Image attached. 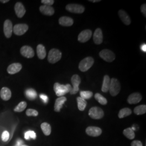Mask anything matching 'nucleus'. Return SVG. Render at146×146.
I'll list each match as a JSON object with an SVG mask.
<instances>
[{"label":"nucleus","mask_w":146,"mask_h":146,"mask_svg":"<svg viewBox=\"0 0 146 146\" xmlns=\"http://www.w3.org/2000/svg\"><path fill=\"white\" fill-rule=\"evenodd\" d=\"M72 89V86L69 84H67L66 85H63L56 82L54 85V90L55 92L56 95L61 97L64 95L70 93Z\"/></svg>","instance_id":"1"},{"label":"nucleus","mask_w":146,"mask_h":146,"mask_svg":"<svg viewBox=\"0 0 146 146\" xmlns=\"http://www.w3.org/2000/svg\"><path fill=\"white\" fill-rule=\"evenodd\" d=\"M62 58V52L58 49H52L48 54V61L50 63H55L59 61Z\"/></svg>","instance_id":"2"},{"label":"nucleus","mask_w":146,"mask_h":146,"mask_svg":"<svg viewBox=\"0 0 146 146\" xmlns=\"http://www.w3.org/2000/svg\"><path fill=\"white\" fill-rule=\"evenodd\" d=\"M94 63V58L92 57H87L84 58L78 65L79 69L82 72H86L91 68Z\"/></svg>","instance_id":"3"},{"label":"nucleus","mask_w":146,"mask_h":146,"mask_svg":"<svg viewBox=\"0 0 146 146\" xmlns=\"http://www.w3.org/2000/svg\"><path fill=\"white\" fill-rule=\"evenodd\" d=\"M121 85L117 78H113L110 80V93L112 96H115L120 93Z\"/></svg>","instance_id":"4"},{"label":"nucleus","mask_w":146,"mask_h":146,"mask_svg":"<svg viewBox=\"0 0 146 146\" xmlns=\"http://www.w3.org/2000/svg\"><path fill=\"white\" fill-rule=\"evenodd\" d=\"M89 116L93 119L99 120L102 119L104 116V111L101 108L94 107L89 110Z\"/></svg>","instance_id":"5"},{"label":"nucleus","mask_w":146,"mask_h":146,"mask_svg":"<svg viewBox=\"0 0 146 146\" xmlns=\"http://www.w3.org/2000/svg\"><path fill=\"white\" fill-rule=\"evenodd\" d=\"M99 56L104 60L108 62H111L115 59L114 53L109 49H103L99 53Z\"/></svg>","instance_id":"6"},{"label":"nucleus","mask_w":146,"mask_h":146,"mask_svg":"<svg viewBox=\"0 0 146 146\" xmlns=\"http://www.w3.org/2000/svg\"><path fill=\"white\" fill-rule=\"evenodd\" d=\"M71 82L73 84V87L70 92V94L72 95L76 94L79 91V85L81 84V78L77 74L73 75L71 78Z\"/></svg>","instance_id":"7"},{"label":"nucleus","mask_w":146,"mask_h":146,"mask_svg":"<svg viewBox=\"0 0 146 146\" xmlns=\"http://www.w3.org/2000/svg\"><path fill=\"white\" fill-rule=\"evenodd\" d=\"M67 11L74 14H82L84 11V7L83 5L78 4H69L66 5Z\"/></svg>","instance_id":"8"},{"label":"nucleus","mask_w":146,"mask_h":146,"mask_svg":"<svg viewBox=\"0 0 146 146\" xmlns=\"http://www.w3.org/2000/svg\"><path fill=\"white\" fill-rule=\"evenodd\" d=\"M28 28V26L26 24H17L13 27V31L16 35L21 36L26 33Z\"/></svg>","instance_id":"9"},{"label":"nucleus","mask_w":146,"mask_h":146,"mask_svg":"<svg viewBox=\"0 0 146 146\" xmlns=\"http://www.w3.org/2000/svg\"><path fill=\"white\" fill-rule=\"evenodd\" d=\"M92 36V31L89 29H86L81 31L78 36V41L81 43H85L90 40Z\"/></svg>","instance_id":"10"},{"label":"nucleus","mask_w":146,"mask_h":146,"mask_svg":"<svg viewBox=\"0 0 146 146\" xmlns=\"http://www.w3.org/2000/svg\"><path fill=\"white\" fill-rule=\"evenodd\" d=\"M13 31L12 22L9 20H6L3 25V31L5 35L7 38H10Z\"/></svg>","instance_id":"11"},{"label":"nucleus","mask_w":146,"mask_h":146,"mask_svg":"<svg viewBox=\"0 0 146 146\" xmlns=\"http://www.w3.org/2000/svg\"><path fill=\"white\" fill-rule=\"evenodd\" d=\"M20 52L23 56L28 58H33L35 55L33 49L28 46H24L22 47L20 49Z\"/></svg>","instance_id":"12"},{"label":"nucleus","mask_w":146,"mask_h":146,"mask_svg":"<svg viewBox=\"0 0 146 146\" xmlns=\"http://www.w3.org/2000/svg\"><path fill=\"white\" fill-rule=\"evenodd\" d=\"M86 132L87 134L92 137H98L102 134L101 129L98 127L90 126L86 128Z\"/></svg>","instance_id":"13"},{"label":"nucleus","mask_w":146,"mask_h":146,"mask_svg":"<svg viewBox=\"0 0 146 146\" xmlns=\"http://www.w3.org/2000/svg\"><path fill=\"white\" fill-rule=\"evenodd\" d=\"M142 98V96L140 93H134L128 96L127 101L129 104H136L141 101Z\"/></svg>","instance_id":"14"},{"label":"nucleus","mask_w":146,"mask_h":146,"mask_svg":"<svg viewBox=\"0 0 146 146\" xmlns=\"http://www.w3.org/2000/svg\"><path fill=\"white\" fill-rule=\"evenodd\" d=\"M14 9L16 15L19 18H22L23 17L26 12L24 5L21 2H17L14 7Z\"/></svg>","instance_id":"15"},{"label":"nucleus","mask_w":146,"mask_h":146,"mask_svg":"<svg viewBox=\"0 0 146 146\" xmlns=\"http://www.w3.org/2000/svg\"><path fill=\"white\" fill-rule=\"evenodd\" d=\"M22 68V64L20 63H14L11 64L7 68V72L9 74H15L19 73Z\"/></svg>","instance_id":"16"},{"label":"nucleus","mask_w":146,"mask_h":146,"mask_svg":"<svg viewBox=\"0 0 146 146\" xmlns=\"http://www.w3.org/2000/svg\"><path fill=\"white\" fill-rule=\"evenodd\" d=\"M93 40L96 44H100L103 42V34L100 28H97L94 32Z\"/></svg>","instance_id":"17"},{"label":"nucleus","mask_w":146,"mask_h":146,"mask_svg":"<svg viewBox=\"0 0 146 146\" xmlns=\"http://www.w3.org/2000/svg\"><path fill=\"white\" fill-rule=\"evenodd\" d=\"M118 14L119 15L122 22L127 26H129L131 23L130 17L128 15V14L123 10H120L119 11Z\"/></svg>","instance_id":"18"},{"label":"nucleus","mask_w":146,"mask_h":146,"mask_svg":"<svg viewBox=\"0 0 146 146\" xmlns=\"http://www.w3.org/2000/svg\"><path fill=\"white\" fill-rule=\"evenodd\" d=\"M59 24L62 26H72L74 24V20L70 17L62 16L59 19Z\"/></svg>","instance_id":"19"},{"label":"nucleus","mask_w":146,"mask_h":146,"mask_svg":"<svg viewBox=\"0 0 146 146\" xmlns=\"http://www.w3.org/2000/svg\"><path fill=\"white\" fill-rule=\"evenodd\" d=\"M40 11L43 14L47 16H52L54 15L55 11L52 6L42 5L40 7Z\"/></svg>","instance_id":"20"},{"label":"nucleus","mask_w":146,"mask_h":146,"mask_svg":"<svg viewBox=\"0 0 146 146\" xmlns=\"http://www.w3.org/2000/svg\"><path fill=\"white\" fill-rule=\"evenodd\" d=\"M67 101V98L64 96H61L58 98L55 101L54 105V110L56 112H60V110L62 108L63 104Z\"/></svg>","instance_id":"21"},{"label":"nucleus","mask_w":146,"mask_h":146,"mask_svg":"<svg viewBox=\"0 0 146 146\" xmlns=\"http://www.w3.org/2000/svg\"><path fill=\"white\" fill-rule=\"evenodd\" d=\"M0 96L1 99L4 101H8L11 97V90L7 87H3L0 92Z\"/></svg>","instance_id":"22"},{"label":"nucleus","mask_w":146,"mask_h":146,"mask_svg":"<svg viewBox=\"0 0 146 146\" xmlns=\"http://www.w3.org/2000/svg\"><path fill=\"white\" fill-rule=\"evenodd\" d=\"M37 55L38 58L41 60H43L46 56V48L43 45L41 44H38L37 46Z\"/></svg>","instance_id":"23"},{"label":"nucleus","mask_w":146,"mask_h":146,"mask_svg":"<svg viewBox=\"0 0 146 146\" xmlns=\"http://www.w3.org/2000/svg\"><path fill=\"white\" fill-rule=\"evenodd\" d=\"M110 76L108 75H104V81L101 90L103 92L107 93L109 91L110 89Z\"/></svg>","instance_id":"24"},{"label":"nucleus","mask_w":146,"mask_h":146,"mask_svg":"<svg viewBox=\"0 0 146 146\" xmlns=\"http://www.w3.org/2000/svg\"><path fill=\"white\" fill-rule=\"evenodd\" d=\"M41 128L43 134L46 136H49L52 131V128L50 125L47 122H43L41 125Z\"/></svg>","instance_id":"25"},{"label":"nucleus","mask_w":146,"mask_h":146,"mask_svg":"<svg viewBox=\"0 0 146 146\" xmlns=\"http://www.w3.org/2000/svg\"><path fill=\"white\" fill-rule=\"evenodd\" d=\"M25 95L27 98L30 100H34L36 98V92L33 89H28L26 90Z\"/></svg>","instance_id":"26"},{"label":"nucleus","mask_w":146,"mask_h":146,"mask_svg":"<svg viewBox=\"0 0 146 146\" xmlns=\"http://www.w3.org/2000/svg\"><path fill=\"white\" fill-rule=\"evenodd\" d=\"M123 135L130 140H133L135 138V133L133 129L131 128H128L125 129L123 131Z\"/></svg>","instance_id":"27"},{"label":"nucleus","mask_w":146,"mask_h":146,"mask_svg":"<svg viewBox=\"0 0 146 146\" xmlns=\"http://www.w3.org/2000/svg\"><path fill=\"white\" fill-rule=\"evenodd\" d=\"M131 114V110L128 108H124L121 110L118 114V116L120 119L124 118L127 116H128Z\"/></svg>","instance_id":"28"},{"label":"nucleus","mask_w":146,"mask_h":146,"mask_svg":"<svg viewBox=\"0 0 146 146\" xmlns=\"http://www.w3.org/2000/svg\"><path fill=\"white\" fill-rule=\"evenodd\" d=\"M134 113L136 115H143L146 113V105H140L136 107L134 110Z\"/></svg>","instance_id":"29"},{"label":"nucleus","mask_w":146,"mask_h":146,"mask_svg":"<svg viewBox=\"0 0 146 146\" xmlns=\"http://www.w3.org/2000/svg\"><path fill=\"white\" fill-rule=\"evenodd\" d=\"M77 102H78V109L80 111H84L85 110L87 102L85 100L83 99L81 97L77 98Z\"/></svg>","instance_id":"30"},{"label":"nucleus","mask_w":146,"mask_h":146,"mask_svg":"<svg viewBox=\"0 0 146 146\" xmlns=\"http://www.w3.org/2000/svg\"><path fill=\"white\" fill-rule=\"evenodd\" d=\"M94 97H95V100L96 101H98L100 104H102V105H106L107 104V100L101 94H99V93H96Z\"/></svg>","instance_id":"31"},{"label":"nucleus","mask_w":146,"mask_h":146,"mask_svg":"<svg viewBox=\"0 0 146 146\" xmlns=\"http://www.w3.org/2000/svg\"><path fill=\"white\" fill-rule=\"evenodd\" d=\"M93 95V93L91 91H81L80 92V96L81 98L83 99H90Z\"/></svg>","instance_id":"32"},{"label":"nucleus","mask_w":146,"mask_h":146,"mask_svg":"<svg viewBox=\"0 0 146 146\" xmlns=\"http://www.w3.org/2000/svg\"><path fill=\"white\" fill-rule=\"evenodd\" d=\"M27 106V104L25 101H22L14 108V111L15 112L23 111L26 108Z\"/></svg>","instance_id":"33"},{"label":"nucleus","mask_w":146,"mask_h":146,"mask_svg":"<svg viewBox=\"0 0 146 146\" xmlns=\"http://www.w3.org/2000/svg\"><path fill=\"white\" fill-rule=\"evenodd\" d=\"M36 137V135L34 131H28L25 134V138L27 140H29L30 139H33L35 140Z\"/></svg>","instance_id":"34"},{"label":"nucleus","mask_w":146,"mask_h":146,"mask_svg":"<svg viewBox=\"0 0 146 146\" xmlns=\"http://www.w3.org/2000/svg\"><path fill=\"white\" fill-rule=\"evenodd\" d=\"M26 114L28 116H37L38 115V111L36 110L33 109H28L27 110Z\"/></svg>","instance_id":"35"},{"label":"nucleus","mask_w":146,"mask_h":146,"mask_svg":"<svg viewBox=\"0 0 146 146\" xmlns=\"http://www.w3.org/2000/svg\"><path fill=\"white\" fill-rule=\"evenodd\" d=\"M9 136H10V134L8 131H4L2 133V134L1 135L2 140L3 142H6V141H8L9 139Z\"/></svg>","instance_id":"36"},{"label":"nucleus","mask_w":146,"mask_h":146,"mask_svg":"<svg viewBox=\"0 0 146 146\" xmlns=\"http://www.w3.org/2000/svg\"><path fill=\"white\" fill-rule=\"evenodd\" d=\"M41 3L44 5L52 6L54 3V0H42Z\"/></svg>","instance_id":"37"},{"label":"nucleus","mask_w":146,"mask_h":146,"mask_svg":"<svg viewBox=\"0 0 146 146\" xmlns=\"http://www.w3.org/2000/svg\"><path fill=\"white\" fill-rule=\"evenodd\" d=\"M131 146H143V145L141 141L135 140L131 143Z\"/></svg>","instance_id":"38"},{"label":"nucleus","mask_w":146,"mask_h":146,"mask_svg":"<svg viewBox=\"0 0 146 146\" xmlns=\"http://www.w3.org/2000/svg\"><path fill=\"white\" fill-rule=\"evenodd\" d=\"M141 11L143 15L146 17V5L143 4L141 5Z\"/></svg>","instance_id":"39"},{"label":"nucleus","mask_w":146,"mask_h":146,"mask_svg":"<svg viewBox=\"0 0 146 146\" xmlns=\"http://www.w3.org/2000/svg\"><path fill=\"white\" fill-rule=\"evenodd\" d=\"M40 98H41V99L43 100V101H44L45 103H46V102H48V96H47V95H44V94H41V95H40Z\"/></svg>","instance_id":"40"},{"label":"nucleus","mask_w":146,"mask_h":146,"mask_svg":"<svg viewBox=\"0 0 146 146\" xmlns=\"http://www.w3.org/2000/svg\"><path fill=\"white\" fill-rule=\"evenodd\" d=\"M23 142L22 140H21L20 139H19L17 141V143H16V146H22L23 145Z\"/></svg>","instance_id":"41"},{"label":"nucleus","mask_w":146,"mask_h":146,"mask_svg":"<svg viewBox=\"0 0 146 146\" xmlns=\"http://www.w3.org/2000/svg\"><path fill=\"white\" fill-rule=\"evenodd\" d=\"M141 49L142 51H143L144 52H146V44H143L141 47Z\"/></svg>","instance_id":"42"},{"label":"nucleus","mask_w":146,"mask_h":146,"mask_svg":"<svg viewBox=\"0 0 146 146\" xmlns=\"http://www.w3.org/2000/svg\"><path fill=\"white\" fill-rule=\"evenodd\" d=\"M89 1L93 2V3H95V2H99L101 1V0H89Z\"/></svg>","instance_id":"43"},{"label":"nucleus","mask_w":146,"mask_h":146,"mask_svg":"<svg viewBox=\"0 0 146 146\" xmlns=\"http://www.w3.org/2000/svg\"><path fill=\"white\" fill-rule=\"evenodd\" d=\"M9 0H1L0 1V2H2V3H7V2H9Z\"/></svg>","instance_id":"44"},{"label":"nucleus","mask_w":146,"mask_h":146,"mask_svg":"<svg viewBox=\"0 0 146 146\" xmlns=\"http://www.w3.org/2000/svg\"><path fill=\"white\" fill-rule=\"evenodd\" d=\"M22 146H27V145H22Z\"/></svg>","instance_id":"45"}]
</instances>
